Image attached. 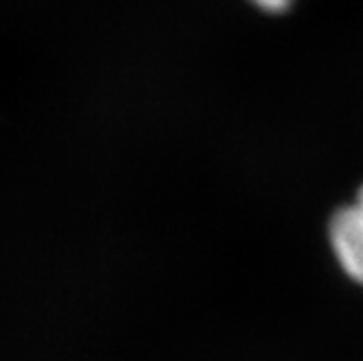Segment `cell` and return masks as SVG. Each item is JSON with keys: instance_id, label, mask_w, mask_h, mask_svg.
I'll use <instances>...</instances> for the list:
<instances>
[{"instance_id": "3957f363", "label": "cell", "mask_w": 363, "mask_h": 361, "mask_svg": "<svg viewBox=\"0 0 363 361\" xmlns=\"http://www.w3.org/2000/svg\"><path fill=\"white\" fill-rule=\"evenodd\" d=\"M352 207H354V211H357V216H359V222H361V228H363V189L359 191L357 203H354Z\"/></svg>"}, {"instance_id": "7a4b0ae2", "label": "cell", "mask_w": 363, "mask_h": 361, "mask_svg": "<svg viewBox=\"0 0 363 361\" xmlns=\"http://www.w3.org/2000/svg\"><path fill=\"white\" fill-rule=\"evenodd\" d=\"M252 3L266 11H283V9H287L291 0H252Z\"/></svg>"}, {"instance_id": "6da1fadb", "label": "cell", "mask_w": 363, "mask_h": 361, "mask_svg": "<svg viewBox=\"0 0 363 361\" xmlns=\"http://www.w3.org/2000/svg\"><path fill=\"white\" fill-rule=\"evenodd\" d=\"M328 233H331V246L344 272L363 285V228L352 205L333 216Z\"/></svg>"}]
</instances>
